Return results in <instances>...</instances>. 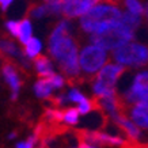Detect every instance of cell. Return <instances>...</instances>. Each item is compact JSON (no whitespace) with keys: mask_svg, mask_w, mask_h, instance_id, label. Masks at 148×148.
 <instances>
[{"mask_svg":"<svg viewBox=\"0 0 148 148\" xmlns=\"http://www.w3.org/2000/svg\"><path fill=\"white\" fill-rule=\"evenodd\" d=\"M71 26L67 21L58 22L48 37V53L57 63L58 69L71 87L82 84L84 79L80 75V64L77 60L79 44L75 37L69 36Z\"/></svg>","mask_w":148,"mask_h":148,"instance_id":"cell-1","label":"cell"},{"mask_svg":"<svg viewBox=\"0 0 148 148\" xmlns=\"http://www.w3.org/2000/svg\"><path fill=\"white\" fill-rule=\"evenodd\" d=\"M133 32L135 30L125 26L120 21L118 22L103 23V25L97 27V30L90 36V42L97 46H101L105 50H113L133 40L135 38Z\"/></svg>","mask_w":148,"mask_h":148,"instance_id":"cell-2","label":"cell"},{"mask_svg":"<svg viewBox=\"0 0 148 148\" xmlns=\"http://www.w3.org/2000/svg\"><path fill=\"white\" fill-rule=\"evenodd\" d=\"M122 0H103V3L95 5L80 18V29L84 33H92L103 23L118 22L122 16Z\"/></svg>","mask_w":148,"mask_h":148,"instance_id":"cell-3","label":"cell"},{"mask_svg":"<svg viewBox=\"0 0 148 148\" xmlns=\"http://www.w3.org/2000/svg\"><path fill=\"white\" fill-rule=\"evenodd\" d=\"M126 69L128 68L120 64L109 63L108 65H105L91 80V88L94 95H109L117 92V83Z\"/></svg>","mask_w":148,"mask_h":148,"instance_id":"cell-4","label":"cell"},{"mask_svg":"<svg viewBox=\"0 0 148 148\" xmlns=\"http://www.w3.org/2000/svg\"><path fill=\"white\" fill-rule=\"evenodd\" d=\"M112 57L117 63L132 68H141L148 65V46L140 42H126L113 49Z\"/></svg>","mask_w":148,"mask_h":148,"instance_id":"cell-5","label":"cell"},{"mask_svg":"<svg viewBox=\"0 0 148 148\" xmlns=\"http://www.w3.org/2000/svg\"><path fill=\"white\" fill-rule=\"evenodd\" d=\"M109 56L106 50L97 45H87L80 52L79 64L83 69V79H94L98 71L108 63Z\"/></svg>","mask_w":148,"mask_h":148,"instance_id":"cell-6","label":"cell"},{"mask_svg":"<svg viewBox=\"0 0 148 148\" xmlns=\"http://www.w3.org/2000/svg\"><path fill=\"white\" fill-rule=\"evenodd\" d=\"M117 95L125 106L135 103H148V68L136 72L128 86V90L117 92Z\"/></svg>","mask_w":148,"mask_h":148,"instance_id":"cell-7","label":"cell"},{"mask_svg":"<svg viewBox=\"0 0 148 148\" xmlns=\"http://www.w3.org/2000/svg\"><path fill=\"white\" fill-rule=\"evenodd\" d=\"M98 3H101V0H61V14L64 18L75 19L83 16Z\"/></svg>","mask_w":148,"mask_h":148,"instance_id":"cell-8","label":"cell"},{"mask_svg":"<svg viewBox=\"0 0 148 148\" xmlns=\"http://www.w3.org/2000/svg\"><path fill=\"white\" fill-rule=\"evenodd\" d=\"M3 76H4L5 82L8 83L11 91H12L11 101H16L19 90L22 87V80H21V76H19L18 67H16V64L14 63L12 60H4V64H3Z\"/></svg>","mask_w":148,"mask_h":148,"instance_id":"cell-9","label":"cell"},{"mask_svg":"<svg viewBox=\"0 0 148 148\" xmlns=\"http://www.w3.org/2000/svg\"><path fill=\"white\" fill-rule=\"evenodd\" d=\"M125 114L130 117L137 126L148 129V103H135L125 106Z\"/></svg>","mask_w":148,"mask_h":148,"instance_id":"cell-10","label":"cell"},{"mask_svg":"<svg viewBox=\"0 0 148 148\" xmlns=\"http://www.w3.org/2000/svg\"><path fill=\"white\" fill-rule=\"evenodd\" d=\"M33 64H34V68H36V71L40 77H50L52 75H54L52 63L48 58V56H45V54H40V56L37 54L34 57Z\"/></svg>","mask_w":148,"mask_h":148,"instance_id":"cell-11","label":"cell"},{"mask_svg":"<svg viewBox=\"0 0 148 148\" xmlns=\"http://www.w3.org/2000/svg\"><path fill=\"white\" fill-rule=\"evenodd\" d=\"M52 88H53V86L48 77H41L34 84V92L41 99H49L52 97Z\"/></svg>","mask_w":148,"mask_h":148,"instance_id":"cell-12","label":"cell"},{"mask_svg":"<svg viewBox=\"0 0 148 148\" xmlns=\"http://www.w3.org/2000/svg\"><path fill=\"white\" fill-rule=\"evenodd\" d=\"M50 15V11L48 8L46 4H40V3H30L27 7V14L26 16H32L34 19H40V18H45Z\"/></svg>","mask_w":148,"mask_h":148,"instance_id":"cell-13","label":"cell"},{"mask_svg":"<svg viewBox=\"0 0 148 148\" xmlns=\"http://www.w3.org/2000/svg\"><path fill=\"white\" fill-rule=\"evenodd\" d=\"M33 34V29H32V23L29 21V16H25V18L21 21V30H19V41L22 42L23 45H26L29 40L32 38Z\"/></svg>","mask_w":148,"mask_h":148,"instance_id":"cell-14","label":"cell"},{"mask_svg":"<svg viewBox=\"0 0 148 148\" xmlns=\"http://www.w3.org/2000/svg\"><path fill=\"white\" fill-rule=\"evenodd\" d=\"M61 114H63V122L68 124V125H76L77 122H79V116H80L79 108L61 109Z\"/></svg>","mask_w":148,"mask_h":148,"instance_id":"cell-15","label":"cell"},{"mask_svg":"<svg viewBox=\"0 0 148 148\" xmlns=\"http://www.w3.org/2000/svg\"><path fill=\"white\" fill-rule=\"evenodd\" d=\"M120 22L124 23L125 26L130 27L132 30H136V29H139L141 26V16L140 15H136V14H132V12H124L122 14L121 19H120Z\"/></svg>","mask_w":148,"mask_h":148,"instance_id":"cell-16","label":"cell"},{"mask_svg":"<svg viewBox=\"0 0 148 148\" xmlns=\"http://www.w3.org/2000/svg\"><path fill=\"white\" fill-rule=\"evenodd\" d=\"M41 50V42L40 40H37L34 37H32L29 42L25 45V54H26L29 58H34L37 54L40 53Z\"/></svg>","mask_w":148,"mask_h":148,"instance_id":"cell-17","label":"cell"},{"mask_svg":"<svg viewBox=\"0 0 148 148\" xmlns=\"http://www.w3.org/2000/svg\"><path fill=\"white\" fill-rule=\"evenodd\" d=\"M122 4L132 14H136V15H140V16H143L145 14V8L140 3V0H122Z\"/></svg>","mask_w":148,"mask_h":148,"instance_id":"cell-18","label":"cell"},{"mask_svg":"<svg viewBox=\"0 0 148 148\" xmlns=\"http://www.w3.org/2000/svg\"><path fill=\"white\" fill-rule=\"evenodd\" d=\"M0 49L3 50L5 54H10V56H16V57L21 56V52H19V49L16 48V45L10 40L0 41Z\"/></svg>","mask_w":148,"mask_h":148,"instance_id":"cell-19","label":"cell"},{"mask_svg":"<svg viewBox=\"0 0 148 148\" xmlns=\"http://www.w3.org/2000/svg\"><path fill=\"white\" fill-rule=\"evenodd\" d=\"M68 98H69L71 102H76V103H80V102H83V101L87 99L84 95L82 94L77 88H75V87H72V90L68 92Z\"/></svg>","mask_w":148,"mask_h":148,"instance_id":"cell-20","label":"cell"},{"mask_svg":"<svg viewBox=\"0 0 148 148\" xmlns=\"http://www.w3.org/2000/svg\"><path fill=\"white\" fill-rule=\"evenodd\" d=\"M5 27L8 29V32L12 34L14 37L19 36V30H21V22H16V21H8L5 23Z\"/></svg>","mask_w":148,"mask_h":148,"instance_id":"cell-21","label":"cell"},{"mask_svg":"<svg viewBox=\"0 0 148 148\" xmlns=\"http://www.w3.org/2000/svg\"><path fill=\"white\" fill-rule=\"evenodd\" d=\"M50 80V83H52V86H53V88H61L64 86V79L61 75H57V73H54V75H52L50 77H48Z\"/></svg>","mask_w":148,"mask_h":148,"instance_id":"cell-22","label":"cell"},{"mask_svg":"<svg viewBox=\"0 0 148 148\" xmlns=\"http://www.w3.org/2000/svg\"><path fill=\"white\" fill-rule=\"evenodd\" d=\"M12 1L14 0H0V8L3 10V11H7Z\"/></svg>","mask_w":148,"mask_h":148,"instance_id":"cell-23","label":"cell"},{"mask_svg":"<svg viewBox=\"0 0 148 148\" xmlns=\"http://www.w3.org/2000/svg\"><path fill=\"white\" fill-rule=\"evenodd\" d=\"M77 148H95L94 145H91V144L88 143H84V141H77Z\"/></svg>","mask_w":148,"mask_h":148,"instance_id":"cell-24","label":"cell"},{"mask_svg":"<svg viewBox=\"0 0 148 148\" xmlns=\"http://www.w3.org/2000/svg\"><path fill=\"white\" fill-rule=\"evenodd\" d=\"M45 4H48V3H52V1H54V0H42Z\"/></svg>","mask_w":148,"mask_h":148,"instance_id":"cell-25","label":"cell"}]
</instances>
